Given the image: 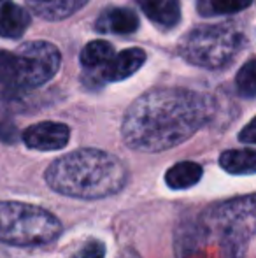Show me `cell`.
<instances>
[{
    "instance_id": "cell-3",
    "label": "cell",
    "mask_w": 256,
    "mask_h": 258,
    "mask_svg": "<svg viewBox=\"0 0 256 258\" xmlns=\"http://www.w3.org/2000/svg\"><path fill=\"white\" fill-rule=\"evenodd\" d=\"M62 234V223L49 211L23 202H0V242L9 246H44Z\"/></svg>"
},
{
    "instance_id": "cell-18",
    "label": "cell",
    "mask_w": 256,
    "mask_h": 258,
    "mask_svg": "<svg viewBox=\"0 0 256 258\" xmlns=\"http://www.w3.org/2000/svg\"><path fill=\"white\" fill-rule=\"evenodd\" d=\"M75 258H106V246H104L102 241L93 239V241L86 242L82 246V249L77 253Z\"/></svg>"
},
{
    "instance_id": "cell-15",
    "label": "cell",
    "mask_w": 256,
    "mask_h": 258,
    "mask_svg": "<svg viewBox=\"0 0 256 258\" xmlns=\"http://www.w3.org/2000/svg\"><path fill=\"white\" fill-rule=\"evenodd\" d=\"M253 0H198V11L204 16L232 14L249 7Z\"/></svg>"
},
{
    "instance_id": "cell-19",
    "label": "cell",
    "mask_w": 256,
    "mask_h": 258,
    "mask_svg": "<svg viewBox=\"0 0 256 258\" xmlns=\"http://www.w3.org/2000/svg\"><path fill=\"white\" fill-rule=\"evenodd\" d=\"M18 137H20V134H18V128L13 121H9V119L0 121V141L2 143L13 144L18 141Z\"/></svg>"
},
{
    "instance_id": "cell-12",
    "label": "cell",
    "mask_w": 256,
    "mask_h": 258,
    "mask_svg": "<svg viewBox=\"0 0 256 258\" xmlns=\"http://www.w3.org/2000/svg\"><path fill=\"white\" fill-rule=\"evenodd\" d=\"M202 167L195 162H179L167 170L165 174V183L172 190H185L192 188L202 179Z\"/></svg>"
},
{
    "instance_id": "cell-7",
    "label": "cell",
    "mask_w": 256,
    "mask_h": 258,
    "mask_svg": "<svg viewBox=\"0 0 256 258\" xmlns=\"http://www.w3.org/2000/svg\"><path fill=\"white\" fill-rule=\"evenodd\" d=\"M146 61V53L140 48H130L113 56V60L102 69V76L107 81H123L135 74Z\"/></svg>"
},
{
    "instance_id": "cell-20",
    "label": "cell",
    "mask_w": 256,
    "mask_h": 258,
    "mask_svg": "<svg viewBox=\"0 0 256 258\" xmlns=\"http://www.w3.org/2000/svg\"><path fill=\"white\" fill-rule=\"evenodd\" d=\"M239 139L242 141V143H247V144H254L256 143V125H254V119H251V121L247 123L246 128L240 132Z\"/></svg>"
},
{
    "instance_id": "cell-11",
    "label": "cell",
    "mask_w": 256,
    "mask_h": 258,
    "mask_svg": "<svg viewBox=\"0 0 256 258\" xmlns=\"http://www.w3.org/2000/svg\"><path fill=\"white\" fill-rule=\"evenodd\" d=\"M30 9L37 16L49 21H58L77 13L88 0H27Z\"/></svg>"
},
{
    "instance_id": "cell-16",
    "label": "cell",
    "mask_w": 256,
    "mask_h": 258,
    "mask_svg": "<svg viewBox=\"0 0 256 258\" xmlns=\"http://www.w3.org/2000/svg\"><path fill=\"white\" fill-rule=\"evenodd\" d=\"M237 90L246 99H253L256 95V79H254V60H249L239 71L235 79Z\"/></svg>"
},
{
    "instance_id": "cell-13",
    "label": "cell",
    "mask_w": 256,
    "mask_h": 258,
    "mask_svg": "<svg viewBox=\"0 0 256 258\" xmlns=\"http://www.w3.org/2000/svg\"><path fill=\"white\" fill-rule=\"evenodd\" d=\"M219 165L230 174H253L256 153L253 150H228L219 156Z\"/></svg>"
},
{
    "instance_id": "cell-1",
    "label": "cell",
    "mask_w": 256,
    "mask_h": 258,
    "mask_svg": "<svg viewBox=\"0 0 256 258\" xmlns=\"http://www.w3.org/2000/svg\"><path fill=\"white\" fill-rule=\"evenodd\" d=\"M211 114L212 104L207 97L183 88H156L130 105L121 134L132 150L160 153L188 141Z\"/></svg>"
},
{
    "instance_id": "cell-4",
    "label": "cell",
    "mask_w": 256,
    "mask_h": 258,
    "mask_svg": "<svg viewBox=\"0 0 256 258\" xmlns=\"http://www.w3.org/2000/svg\"><path fill=\"white\" fill-rule=\"evenodd\" d=\"M244 35L228 25H209L190 32L179 44L183 58L204 69H221L239 54Z\"/></svg>"
},
{
    "instance_id": "cell-6",
    "label": "cell",
    "mask_w": 256,
    "mask_h": 258,
    "mask_svg": "<svg viewBox=\"0 0 256 258\" xmlns=\"http://www.w3.org/2000/svg\"><path fill=\"white\" fill-rule=\"evenodd\" d=\"M70 128L63 123L42 121L28 126L23 132V141L28 148L37 151H56L67 146Z\"/></svg>"
},
{
    "instance_id": "cell-9",
    "label": "cell",
    "mask_w": 256,
    "mask_h": 258,
    "mask_svg": "<svg viewBox=\"0 0 256 258\" xmlns=\"http://www.w3.org/2000/svg\"><path fill=\"white\" fill-rule=\"evenodd\" d=\"M153 23L161 28H174L181 20V4L179 0H137Z\"/></svg>"
},
{
    "instance_id": "cell-10",
    "label": "cell",
    "mask_w": 256,
    "mask_h": 258,
    "mask_svg": "<svg viewBox=\"0 0 256 258\" xmlns=\"http://www.w3.org/2000/svg\"><path fill=\"white\" fill-rule=\"evenodd\" d=\"M139 28V16L127 7H114L99 18L97 30L104 34H133Z\"/></svg>"
},
{
    "instance_id": "cell-5",
    "label": "cell",
    "mask_w": 256,
    "mask_h": 258,
    "mask_svg": "<svg viewBox=\"0 0 256 258\" xmlns=\"http://www.w3.org/2000/svg\"><path fill=\"white\" fill-rule=\"evenodd\" d=\"M16 90L37 88L58 72L62 56L51 42H25L16 53Z\"/></svg>"
},
{
    "instance_id": "cell-17",
    "label": "cell",
    "mask_w": 256,
    "mask_h": 258,
    "mask_svg": "<svg viewBox=\"0 0 256 258\" xmlns=\"http://www.w3.org/2000/svg\"><path fill=\"white\" fill-rule=\"evenodd\" d=\"M0 85L16 90V60H14V53L0 51Z\"/></svg>"
},
{
    "instance_id": "cell-21",
    "label": "cell",
    "mask_w": 256,
    "mask_h": 258,
    "mask_svg": "<svg viewBox=\"0 0 256 258\" xmlns=\"http://www.w3.org/2000/svg\"><path fill=\"white\" fill-rule=\"evenodd\" d=\"M118 258H140V255L135 251V249H132V248H125L123 251L120 253V256H118Z\"/></svg>"
},
{
    "instance_id": "cell-14",
    "label": "cell",
    "mask_w": 256,
    "mask_h": 258,
    "mask_svg": "<svg viewBox=\"0 0 256 258\" xmlns=\"http://www.w3.org/2000/svg\"><path fill=\"white\" fill-rule=\"evenodd\" d=\"M114 56V49L109 42L95 41L90 42L81 51V63L86 69H104Z\"/></svg>"
},
{
    "instance_id": "cell-8",
    "label": "cell",
    "mask_w": 256,
    "mask_h": 258,
    "mask_svg": "<svg viewBox=\"0 0 256 258\" xmlns=\"http://www.w3.org/2000/svg\"><path fill=\"white\" fill-rule=\"evenodd\" d=\"M30 14L13 0H0V35L6 39H18L27 32Z\"/></svg>"
},
{
    "instance_id": "cell-2",
    "label": "cell",
    "mask_w": 256,
    "mask_h": 258,
    "mask_svg": "<svg viewBox=\"0 0 256 258\" xmlns=\"http://www.w3.org/2000/svg\"><path fill=\"white\" fill-rule=\"evenodd\" d=\"M44 179L60 195L97 201L123 190L128 172L125 163L107 151L77 150L55 160Z\"/></svg>"
}]
</instances>
